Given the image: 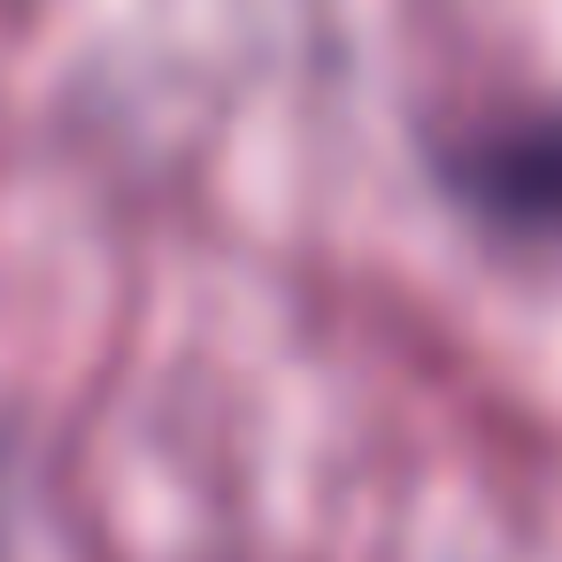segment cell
Instances as JSON below:
<instances>
[{"label": "cell", "mask_w": 562, "mask_h": 562, "mask_svg": "<svg viewBox=\"0 0 562 562\" xmlns=\"http://www.w3.org/2000/svg\"><path fill=\"white\" fill-rule=\"evenodd\" d=\"M431 186L493 239L562 247V109H485L470 124L431 132Z\"/></svg>", "instance_id": "1"}]
</instances>
